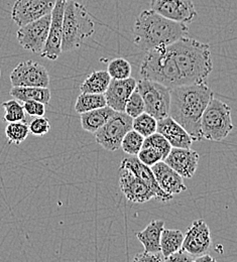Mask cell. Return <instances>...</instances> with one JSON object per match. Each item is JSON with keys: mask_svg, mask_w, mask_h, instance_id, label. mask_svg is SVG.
I'll return each mask as SVG.
<instances>
[{"mask_svg": "<svg viewBox=\"0 0 237 262\" xmlns=\"http://www.w3.org/2000/svg\"><path fill=\"white\" fill-rule=\"evenodd\" d=\"M212 69L209 45L186 36L167 47L147 51L139 74L141 79L173 89L204 82Z\"/></svg>", "mask_w": 237, "mask_h": 262, "instance_id": "obj_1", "label": "cell"}, {"mask_svg": "<svg viewBox=\"0 0 237 262\" xmlns=\"http://www.w3.org/2000/svg\"><path fill=\"white\" fill-rule=\"evenodd\" d=\"M214 93L204 81L169 89V116L187 131L194 141L202 140L201 116Z\"/></svg>", "mask_w": 237, "mask_h": 262, "instance_id": "obj_2", "label": "cell"}, {"mask_svg": "<svg viewBox=\"0 0 237 262\" xmlns=\"http://www.w3.org/2000/svg\"><path fill=\"white\" fill-rule=\"evenodd\" d=\"M188 26L173 21L153 9L143 10L136 17L134 41L143 51L164 48L188 36Z\"/></svg>", "mask_w": 237, "mask_h": 262, "instance_id": "obj_3", "label": "cell"}, {"mask_svg": "<svg viewBox=\"0 0 237 262\" xmlns=\"http://www.w3.org/2000/svg\"><path fill=\"white\" fill-rule=\"evenodd\" d=\"M94 32V23L86 7L75 0H66L63 16L62 53L79 49Z\"/></svg>", "mask_w": 237, "mask_h": 262, "instance_id": "obj_4", "label": "cell"}, {"mask_svg": "<svg viewBox=\"0 0 237 262\" xmlns=\"http://www.w3.org/2000/svg\"><path fill=\"white\" fill-rule=\"evenodd\" d=\"M200 128L203 139L222 141L233 130L231 108L218 99H211L201 116Z\"/></svg>", "mask_w": 237, "mask_h": 262, "instance_id": "obj_5", "label": "cell"}, {"mask_svg": "<svg viewBox=\"0 0 237 262\" xmlns=\"http://www.w3.org/2000/svg\"><path fill=\"white\" fill-rule=\"evenodd\" d=\"M136 90L144 102V112L157 120L166 118L169 112V89L150 80L141 79L136 83Z\"/></svg>", "mask_w": 237, "mask_h": 262, "instance_id": "obj_6", "label": "cell"}, {"mask_svg": "<svg viewBox=\"0 0 237 262\" xmlns=\"http://www.w3.org/2000/svg\"><path fill=\"white\" fill-rule=\"evenodd\" d=\"M133 129V118L125 112H115L98 130L94 132L96 142L109 151L120 148L122 138Z\"/></svg>", "mask_w": 237, "mask_h": 262, "instance_id": "obj_7", "label": "cell"}, {"mask_svg": "<svg viewBox=\"0 0 237 262\" xmlns=\"http://www.w3.org/2000/svg\"><path fill=\"white\" fill-rule=\"evenodd\" d=\"M51 23V13L19 27L16 36L19 45L27 51L34 54H40L45 48L49 28Z\"/></svg>", "mask_w": 237, "mask_h": 262, "instance_id": "obj_8", "label": "cell"}, {"mask_svg": "<svg viewBox=\"0 0 237 262\" xmlns=\"http://www.w3.org/2000/svg\"><path fill=\"white\" fill-rule=\"evenodd\" d=\"M12 87H45L50 86L48 70L34 61H25L16 66L10 74Z\"/></svg>", "mask_w": 237, "mask_h": 262, "instance_id": "obj_9", "label": "cell"}, {"mask_svg": "<svg viewBox=\"0 0 237 262\" xmlns=\"http://www.w3.org/2000/svg\"><path fill=\"white\" fill-rule=\"evenodd\" d=\"M66 0H56L55 6L51 12V23L48 38L42 52L39 54L42 58L56 61L62 54V36H63V16Z\"/></svg>", "mask_w": 237, "mask_h": 262, "instance_id": "obj_10", "label": "cell"}, {"mask_svg": "<svg viewBox=\"0 0 237 262\" xmlns=\"http://www.w3.org/2000/svg\"><path fill=\"white\" fill-rule=\"evenodd\" d=\"M150 8L168 19L185 25L197 16L192 0H150Z\"/></svg>", "mask_w": 237, "mask_h": 262, "instance_id": "obj_11", "label": "cell"}, {"mask_svg": "<svg viewBox=\"0 0 237 262\" xmlns=\"http://www.w3.org/2000/svg\"><path fill=\"white\" fill-rule=\"evenodd\" d=\"M56 0H16L11 10V18L23 27L52 12Z\"/></svg>", "mask_w": 237, "mask_h": 262, "instance_id": "obj_12", "label": "cell"}, {"mask_svg": "<svg viewBox=\"0 0 237 262\" xmlns=\"http://www.w3.org/2000/svg\"><path fill=\"white\" fill-rule=\"evenodd\" d=\"M119 186L125 198L135 204L156 199L155 193L126 166H119Z\"/></svg>", "mask_w": 237, "mask_h": 262, "instance_id": "obj_13", "label": "cell"}, {"mask_svg": "<svg viewBox=\"0 0 237 262\" xmlns=\"http://www.w3.org/2000/svg\"><path fill=\"white\" fill-rule=\"evenodd\" d=\"M211 246V234L207 223L204 220H196L188 228L182 249L186 250L190 255L198 257L208 252Z\"/></svg>", "mask_w": 237, "mask_h": 262, "instance_id": "obj_14", "label": "cell"}, {"mask_svg": "<svg viewBox=\"0 0 237 262\" xmlns=\"http://www.w3.org/2000/svg\"><path fill=\"white\" fill-rule=\"evenodd\" d=\"M164 162L182 178L191 179L198 167L199 155L191 148L171 147Z\"/></svg>", "mask_w": 237, "mask_h": 262, "instance_id": "obj_15", "label": "cell"}, {"mask_svg": "<svg viewBox=\"0 0 237 262\" xmlns=\"http://www.w3.org/2000/svg\"><path fill=\"white\" fill-rule=\"evenodd\" d=\"M136 80L130 77L123 80L111 79L104 97L106 105L116 112H124L125 103L136 87Z\"/></svg>", "mask_w": 237, "mask_h": 262, "instance_id": "obj_16", "label": "cell"}, {"mask_svg": "<svg viewBox=\"0 0 237 262\" xmlns=\"http://www.w3.org/2000/svg\"><path fill=\"white\" fill-rule=\"evenodd\" d=\"M160 188L169 195H177L187 190L183 182V178L175 171L164 161H161L150 166Z\"/></svg>", "mask_w": 237, "mask_h": 262, "instance_id": "obj_17", "label": "cell"}, {"mask_svg": "<svg viewBox=\"0 0 237 262\" xmlns=\"http://www.w3.org/2000/svg\"><path fill=\"white\" fill-rule=\"evenodd\" d=\"M121 165H124L128 167L136 177H138L156 195V199L163 201V202H168L173 199V195H169L165 193L159 186L155 174L153 170L150 169V166L146 164H142L137 158H135V156H132V158H127L122 160Z\"/></svg>", "mask_w": 237, "mask_h": 262, "instance_id": "obj_18", "label": "cell"}, {"mask_svg": "<svg viewBox=\"0 0 237 262\" xmlns=\"http://www.w3.org/2000/svg\"><path fill=\"white\" fill-rule=\"evenodd\" d=\"M157 132L169 141L171 147L190 148L194 142L191 135L169 116L158 120Z\"/></svg>", "mask_w": 237, "mask_h": 262, "instance_id": "obj_19", "label": "cell"}, {"mask_svg": "<svg viewBox=\"0 0 237 262\" xmlns=\"http://www.w3.org/2000/svg\"><path fill=\"white\" fill-rule=\"evenodd\" d=\"M165 228V222L162 220L152 221L145 229L136 233V238L143 245L146 252H161V235Z\"/></svg>", "mask_w": 237, "mask_h": 262, "instance_id": "obj_20", "label": "cell"}, {"mask_svg": "<svg viewBox=\"0 0 237 262\" xmlns=\"http://www.w3.org/2000/svg\"><path fill=\"white\" fill-rule=\"evenodd\" d=\"M115 112L116 111L106 105L101 108L81 113L80 120L82 128L90 133H94L102 127Z\"/></svg>", "mask_w": 237, "mask_h": 262, "instance_id": "obj_21", "label": "cell"}, {"mask_svg": "<svg viewBox=\"0 0 237 262\" xmlns=\"http://www.w3.org/2000/svg\"><path fill=\"white\" fill-rule=\"evenodd\" d=\"M9 94L17 101H38L48 105L51 100V90L45 87H12Z\"/></svg>", "mask_w": 237, "mask_h": 262, "instance_id": "obj_22", "label": "cell"}, {"mask_svg": "<svg viewBox=\"0 0 237 262\" xmlns=\"http://www.w3.org/2000/svg\"><path fill=\"white\" fill-rule=\"evenodd\" d=\"M110 81L111 78L107 71H96L90 74L81 84L80 90L82 93L104 94Z\"/></svg>", "mask_w": 237, "mask_h": 262, "instance_id": "obj_23", "label": "cell"}, {"mask_svg": "<svg viewBox=\"0 0 237 262\" xmlns=\"http://www.w3.org/2000/svg\"><path fill=\"white\" fill-rule=\"evenodd\" d=\"M184 241V234L180 230L165 229L163 230L161 235V252L167 260V258L176 251L182 248Z\"/></svg>", "mask_w": 237, "mask_h": 262, "instance_id": "obj_24", "label": "cell"}, {"mask_svg": "<svg viewBox=\"0 0 237 262\" xmlns=\"http://www.w3.org/2000/svg\"><path fill=\"white\" fill-rule=\"evenodd\" d=\"M104 106H106V100L104 97V94L82 93L76 101L75 110L77 113L81 114L87 111L101 108Z\"/></svg>", "mask_w": 237, "mask_h": 262, "instance_id": "obj_25", "label": "cell"}, {"mask_svg": "<svg viewBox=\"0 0 237 262\" xmlns=\"http://www.w3.org/2000/svg\"><path fill=\"white\" fill-rule=\"evenodd\" d=\"M158 120L150 114L143 112L133 119V129L143 137H147L157 132Z\"/></svg>", "mask_w": 237, "mask_h": 262, "instance_id": "obj_26", "label": "cell"}, {"mask_svg": "<svg viewBox=\"0 0 237 262\" xmlns=\"http://www.w3.org/2000/svg\"><path fill=\"white\" fill-rule=\"evenodd\" d=\"M30 134L29 125L25 121L9 122L5 128V135L11 144H20L25 141Z\"/></svg>", "mask_w": 237, "mask_h": 262, "instance_id": "obj_27", "label": "cell"}, {"mask_svg": "<svg viewBox=\"0 0 237 262\" xmlns=\"http://www.w3.org/2000/svg\"><path fill=\"white\" fill-rule=\"evenodd\" d=\"M132 65L123 58H116L110 61L107 67V73L111 79L123 80L127 79L132 75Z\"/></svg>", "mask_w": 237, "mask_h": 262, "instance_id": "obj_28", "label": "cell"}, {"mask_svg": "<svg viewBox=\"0 0 237 262\" xmlns=\"http://www.w3.org/2000/svg\"><path fill=\"white\" fill-rule=\"evenodd\" d=\"M2 107L5 110L3 119L7 123L26 120V111L24 109V106L19 104L17 100L14 99V100L5 101L2 103Z\"/></svg>", "mask_w": 237, "mask_h": 262, "instance_id": "obj_29", "label": "cell"}, {"mask_svg": "<svg viewBox=\"0 0 237 262\" xmlns=\"http://www.w3.org/2000/svg\"><path fill=\"white\" fill-rule=\"evenodd\" d=\"M143 140H144V137L142 135H140L138 132H136L134 129H131L122 138L120 147L127 155L136 157L142 146Z\"/></svg>", "mask_w": 237, "mask_h": 262, "instance_id": "obj_30", "label": "cell"}, {"mask_svg": "<svg viewBox=\"0 0 237 262\" xmlns=\"http://www.w3.org/2000/svg\"><path fill=\"white\" fill-rule=\"evenodd\" d=\"M141 147H152L158 151H160L164 159L167 158V156L169 155L171 146L169 143V141L159 132H155L152 135L144 137L143 143Z\"/></svg>", "mask_w": 237, "mask_h": 262, "instance_id": "obj_31", "label": "cell"}, {"mask_svg": "<svg viewBox=\"0 0 237 262\" xmlns=\"http://www.w3.org/2000/svg\"><path fill=\"white\" fill-rule=\"evenodd\" d=\"M124 112L133 119L144 112V102L136 89L134 90V92L127 99L124 107Z\"/></svg>", "mask_w": 237, "mask_h": 262, "instance_id": "obj_32", "label": "cell"}, {"mask_svg": "<svg viewBox=\"0 0 237 262\" xmlns=\"http://www.w3.org/2000/svg\"><path fill=\"white\" fill-rule=\"evenodd\" d=\"M136 156H137V159L142 164H146L148 166H152L153 164L165 160L163 155L160 151L152 147H141Z\"/></svg>", "mask_w": 237, "mask_h": 262, "instance_id": "obj_33", "label": "cell"}, {"mask_svg": "<svg viewBox=\"0 0 237 262\" xmlns=\"http://www.w3.org/2000/svg\"><path fill=\"white\" fill-rule=\"evenodd\" d=\"M29 129H30V133H32L33 135L42 136L51 130V124L46 117L38 116V117H34V119L31 121L29 125Z\"/></svg>", "mask_w": 237, "mask_h": 262, "instance_id": "obj_34", "label": "cell"}, {"mask_svg": "<svg viewBox=\"0 0 237 262\" xmlns=\"http://www.w3.org/2000/svg\"><path fill=\"white\" fill-rule=\"evenodd\" d=\"M24 109L26 113L33 117H38V116H45L46 114V105L38 101H25L24 102Z\"/></svg>", "mask_w": 237, "mask_h": 262, "instance_id": "obj_35", "label": "cell"}, {"mask_svg": "<svg viewBox=\"0 0 237 262\" xmlns=\"http://www.w3.org/2000/svg\"><path fill=\"white\" fill-rule=\"evenodd\" d=\"M135 261L139 262H161L164 261L165 258L162 252H146L143 251L142 253L137 254L134 258Z\"/></svg>", "mask_w": 237, "mask_h": 262, "instance_id": "obj_36", "label": "cell"}, {"mask_svg": "<svg viewBox=\"0 0 237 262\" xmlns=\"http://www.w3.org/2000/svg\"><path fill=\"white\" fill-rule=\"evenodd\" d=\"M195 257L190 255L186 250L184 249H180L178 251H176L175 253H173L171 255H169V257L167 258L166 261L170 262H191L194 261Z\"/></svg>", "mask_w": 237, "mask_h": 262, "instance_id": "obj_37", "label": "cell"}, {"mask_svg": "<svg viewBox=\"0 0 237 262\" xmlns=\"http://www.w3.org/2000/svg\"><path fill=\"white\" fill-rule=\"evenodd\" d=\"M195 262H207V261H215V259L213 257H211L209 254L205 253L203 255H200L198 257H195L194 259Z\"/></svg>", "mask_w": 237, "mask_h": 262, "instance_id": "obj_38", "label": "cell"}, {"mask_svg": "<svg viewBox=\"0 0 237 262\" xmlns=\"http://www.w3.org/2000/svg\"><path fill=\"white\" fill-rule=\"evenodd\" d=\"M0 77H1V70H0Z\"/></svg>", "mask_w": 237, "mask_h": 262, "instance_id": "obj_39", "label": "cell"}]
</instances>
